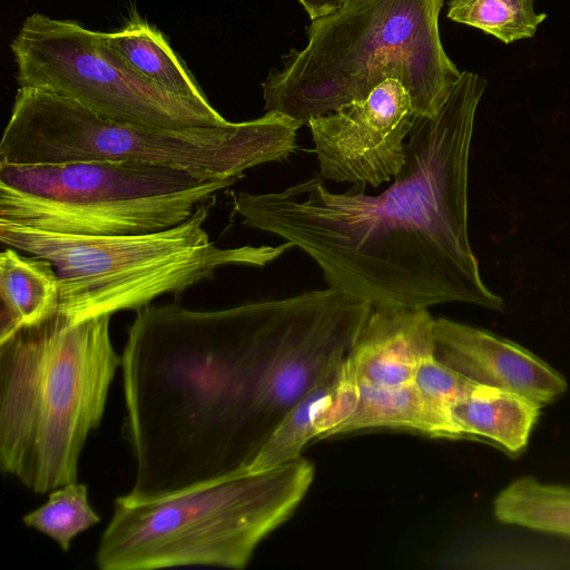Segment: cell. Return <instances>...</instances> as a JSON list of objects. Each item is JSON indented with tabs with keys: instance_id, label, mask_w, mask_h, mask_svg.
<instances>
[{
	"instance_id": "6",
	"label": "cell",
	"mask_w": 570,
	"mask_h": 570,
	"mask_svg": "<svg viewBox=\"0 0 570 570\" xmlns=\"http://www.w3.org/2000/svg\"><path fill=\"white\" fill-rule=\"evenodd\" d=\"M214 205H202L174 227L132 235H71L0 220V240L52 263L59 278L58 312L78 323L180 294L226 266L263 267L294 247L289 242L218 247L205 228Z\"/></svg>"
},
{
	"instance_id": "4",
	"label": "cell",
	"mask_w": 570,
	"mask_h": 570,
	"mask_svg": "<svg viewBox=\"0 0 570 570\" xmlns=\"http://www.w3.org/2000/svg\"><path fill=\"white\" fill-rule=\"evenodd\" d=\"M313 479L314 465L299 456L160 494L128 492L114 501L96 564L101 570L243 569L258 544L293 514Z\"/></svg>"
},
{
	"instance_id": "15",
	"label": "cell",
	"mask_w": 570,
	"mask_h": 570,
	"mask_svg": "<svg viewBox=\"0 0 570 570\" xmlns=\"http://www.w3.org/2000/svg\"><path fill=\"white\" fill-rule=\"evenodd\" d=\"M346 361L286 412L244 469L264 470L289 462L301 456L311 440L327 438L338 424L340 399L347 380Z\"/></svg>"
},
{
	"instance_id": "14",
	"label": "cell",
	"mask_w": 570,
	"mask_h": 570,
	"mask_svg": "<svg viewBox=\"0 0 570 570\" xmlns=\"http://www.w3.org/2000/svg\"><path fill=\"white\" fill-rule=\"evenodd\" d=\"M121 61L159 90L202 107H213L164 33L138 16L120 29L102 32Z\"/></svg>"
},
{
	"instance_id": "2",
	"label": "cell",
	"mask_w": 570,
	"mask_h": 570,
	"mask_svg": "<svg viewBox=\"0 0 570 570\" xmlns=\"http://www.w3.org/2000/svg\"><path fill=\"white\" fill-rule=\"evenodd\" d=\"M110 320L57 312L0 338V468L33 493L78 481L121 365Z\"/></svg>"
},
{
	"instance_id": "16",
	"label": "cell",
	"mask_w": 570,
	"mask_h": 570,
	"mask_svg": "<svg viewBox=\"0 0 570 570\" xmlns=\"http://www.w3.org/2000/svg\"><path fill=\"white\" fill-rule=\"evenodd\" d=\"M59 278L51 262L7 246L0 254V338L59 309Z\"/></svg>"
},
{
	"instance_id": "1",
	"label": "cell",
	"mask_w": 570,
	"mask_h": 570,
	"mask_svg": "<svg viewBox=\"0 0 570 570\" xmlns=\"http://www.w3.org/2000/svg\"><path fill=\"white\" fill-rule=\"evenodd\" d=\"M461 71L433 116H416L393 183L372 196L330 191L318 178L282 191L233 197L242 224L298 247L328 286L373 308L461 302L502 312L483 282L468 230L469 160L487 88Z\"/></svg>"
},
{
	"instance_id": "13",
	"label": "cell",
	"mask_w": 570,
	"mask_h": 570,
	"mask_svg": "<svg viewBox=\"0 0 570 570\" xmlns=\"http://www.w3.org/2000/svg\"><path fill=\"white\" fill-rule=\"evenodd\" d=\"M543 406L512 392L482 386L450 409L460 439L487 442L510 456L522 454Z\"/></svg>"
},
{
	"instance_id": "21",
	"label": "cell",
	"mask_w": 570,
	"mask_h": 570,
	"mask_svg": "<svg viewBox=\"0 0 570 570\" xmlns=\"http://www.w3.org/2000/svg\"><path fill=\"white\" fill-rule=\"evenodd\" d=\"M345 0H298L311 20L326 16L336 10Z\"/></svg>"
},
{
	"instance_id": "7",
	"label": "cell",
	"mask_w": 570,
	"mask_h": 570,
	"mask_svg": "<svg viewBox=\"0 0 570 570\" xmlns=\"http://www.w3.org/2000/svg\"><path fill=\"white\" fill-rule=\"evenodd\" d=\"M235 181L146 164H0V220L71 235L145 234L181 224Z\"/></svg>"
},
{
	"instance_id": "18",
	"label": "cell",
	"mask_w": 570,
	"mask_h": 570,
	"mask_svg": "<svg viewBox=\"0 0 570 570\" xmlns=\"http://www.w3.org/2000/svg\"><path fill=\"white\" fill-rule=\"evenodd\" d=\"M535 0H450L448 18L482 30L505 45L534 37L547 14Z\"/></svg>"
},
{
	"instance_id": "9",
	"label": "cell",
	"mask_w": 570,
	"mask_h": 570,
	"mask_svg": "<svg viewBox=\"0 0 570 570\" xmlns=\"http://www.w3.org/2000/svg\"><path fill=\"white\" fill-rule=\"evenodd\" d=\"M415 117L403 83L386 79L366 98L312 118L307 126L321 176L374 188L391 181L404 164V139Z\"/></svg>"
},
{
	"instance_id": "5",
	"label": "cell",
	"mask_w": 570,
	"mask_h": 570,
	"mask_svg": "<svg viewBox=\"0 0 570 570\" xmlns=\"http://www.w3.org/2000/svg\"><path fill=\"white\" fill-rule=\"evenodd\" d=\"M302 126L268 111L219 127L148 128L101 118L46 90L19 87L0 142V164H146L237 180L249 168L288 158Z\"/></svg>"
},
{
	"instance_id": "17",
	"label": "cell",
	"mask_w": 570,
	"mask_h": 570,
	"mask_svg": "<svg viewBox=\"0 0 570 570\" xmlns=\"http://www.w3.org/2000/svg\"><path fill=\"white\" fill-rule=\"evenodd\" d=\"M493 514L505 524L570 538V485L519 476L494 498Z\"/></svg>"
},
{
	"instance_id": "20",
	"label": "cell",
	"mask_w": 570,
	"mask_h": 570,
	"mask_svg": "<svg viewBox=\"0 0 570 570\" xmlns=\"http://www.w3.org/2000/svg\"><path fill=\"white\" fill-rule=\"evenodd\" d=\"M413 383L429 400L449 411L453 404L484 386L455 372L434 355L421 362Z\"/></svg>"
},
{
	"instance_id": "12",
	"label": "cell",
	"mask_w": 570,
	"mask_h": 570,
	"mask_svg": "<svg viewBox=\"0 0 570 570\" xmlns=\"http://www.w3.org/2000/svg\"><path fill=\"white\" fill-rule=\"evenodd\" d=\"M376 428L413 430L432 438L460 439L450 411L429 400L413 382L397 386L358 382L351 414L328 436Z\"/></svg>"
},
{
	"instance_id": "10",
	"label": "cell",
	"mask_w": 570,
	"mask_h": 570,
	"mask_svg": "<svg viewBox=\"0 0 570 570\" xmlns=\"http://www.w3.org/2000/svg\"><path fill=\"white\" fill-rule=\"evenodd\" d=\"M434 356L466 379L522 395L541 406L568 390L566 377L523 346L483 328L434 320Z\"/></svg>"
},
{
	"instance_id": "11",
	"label": "cell",
	"mask_w": 570,
	"mask_h": 570,
	"mask_svg": "<svg viewBox=\"0 0 570 570\" xmlns=\"http://www.w3.org/2000/svg\"><path fill=\"white\" fill-rule=\"evenodd\" d=\"M434 320L428 308H373L347 356L353 376L376 386L413 382L434 355Z\"/></svg>"
},
{
	"instance_id": "8",
	"label": "cell",
	"mask_w": 570,
	"mask_h": 570,
	"mask_svg": "<svg viewBox=\"0 0 570 570\" xmlns=\"http://www.w3.org/2000/svg\"><path fill=\"white\" fill-rule=\"evenodd\" d=\"M10 50L19 87L59 95L105 119L169 130L229 122L214 107L159 90L121 61L102 32L73 20L32 13Z\"/></svg>"
},
{
	"instance_id": "19",
	"label": "cell",
	"mask_w": 570,
	"mask_h": 570,
	"mask_svg": "<svg viewBox=\"0 0 570 570\" xmlns=\"http://www.w3.org/2000/svg\"><path fill=\"white\" fill-rule=\"evenodd\" d=\"M26 527L50 538L62 551H69L72 541L100 522L90 504L88 488L70 482L49 492L48 500L22 517Z\"/></svg>"
},
{
	"instance_id": "3",
	"label": "cell",
	"mask_w": 570,
	"mask_h": 570,
	"mask_svg": "<svg viewBox=\"0 0 570 570\" xmlns=\"http://www.w3.org/2000/svg\"><path fill=\"white\" fill-rule=\"evenodd\" d=\"M442 7L443 0H345L312 20L306 46L268 72L265 111L307 125L397 79L416 116L435 115L461 76L441 41Z\"/></svg>"
}]
</instances>
